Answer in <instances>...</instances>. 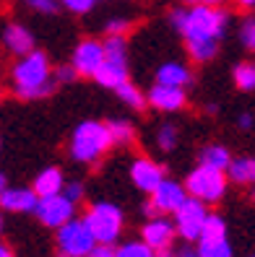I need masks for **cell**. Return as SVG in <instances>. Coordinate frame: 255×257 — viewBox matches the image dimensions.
I'll return each instance as SVG.
<instances>
[{"label":"cell","instance_id":"1","mask_svg":"<svg viewBox=\"0 0 255 257\" xmlns=\"http://www.w3.org/2000/svg\"><path fill=\"white\" fill-rule=\"evenodd\" d=\"M11 78H13V91L21 99H39L55 88L50 57L39 50L21 55L19 63L13 65Z\"/></svg>","mask_w":255,"mask_h":257},{"label":"cell","instance_id":"2","mask_svg":"<svg viewBox=\"0 0 255 257\" xmlns=\"http://www.w3.org/2000/svg\"><path fill=\"white\" fill-rule=\"evenodd\" d=\"M112 148V135L110 127L97 119H89L76 127L70 138V156L81 164H94L99 161L107 151Z\"/></svg>","mask_w":255,"mask_h":257},{"label":"cell","instance_id":"3","mask_svg":"<svg viewBox=\"0 0 255 257\" xmlns=\"http://www.w3.org/2000/svg\"><path fill=\"white\" fill-rule=\"evenodd\" d=\"M224 29H227V13L219 6H193L185 11V24L180 29V34L188 39H211L219 42Z\"/></svg>","mask_w":255,"mask_h":257},{"label":"cell","instance_id":"4","mask_svg":"<svg viewBox=\"0 0 255 257\" xmlns=\"http://www.w3.org/2000/svg\"><path fill=\"white\" fill-rule=\"evenodd\" d=\"M83 223L89 226L97 244H112V241H117L120 231H123V213L112 203H97L86 213Z\"/></svg>","mask_w":255,"mask_h":257},{"label":"cell","instance_id":"5","mask_svg":"<svg viewBox=\"0 0 255 257\" xmlns=\"http://www.w3.org/2000/svg\"><path fill=\"white\" fill-rule=\"evenodd\" d=\"M185 192H190V198H196L201 203H219L227 192V177L219 169L211 166H198L193 169L185 179Z\"/></svg>","mask_w":255,"mask_h":257},{"label":"cell","instance_id":"6","mask_svg":"<svg viewBox=\"0 0 255 257\" xmlns=\"http://www.w3.org/2000/svg\"><path fill=\"white\" fill-rule=\"evenodd\" d=\"M94 236L89 231V226L78 218H70L68 223H63L57 229V247L60 254L65 257H86L89 252L94 249Z\"/></svg>","mask_w":255,"mask_h":257},{"label":"cell","instance_id":"7","mask_svg":"<svg viewBox=\"0 0 255 257\" xmlns=\"http://www.w3.org/2000/svg\"><path fill=\"white\" fill-rule=\"evenodd\" d=\"M206 216H208L206 203H201L196 198H185L183 205L175 210V231L188 241H196L201 236Z\"/></svg>","mask_w":255,"mask_h":257},{"label":"cell","instance_id":"8","mask_svg":"<svg viewBox=\"0 0 255 257\" xmlns=\"http://www.w3.org/2000/svg\"><path fill=\"white\" fill-rule=\"evenodd\" d=\"M73 210H76V203H70L65 195L60 192V195H50V198H39L34 213L44 226L60 229L63 223H68L73 218Z\"/></svg>","mask_w":255,"mask_h":257},{"label":"cell","instance_id":"9","mask_svg":"<svg viewBox=\"0 0 255 257\" xmlns=\"http://www.w3.org/2000/svg\"><path fill=\"white\" fill-rule=\"evenodd\" d=\"M104 63V47L102 42L97 39H83L76 52H73V70H76V75H94L99 70V65Z\"/></svg>","mask_w":255,"mask_h":257},{"label":"cell","instance_id":"10","mask_svg":"<svg viewBox=\"0 0 255 257\" xmlns=\"http://www.w3.org/2000/svg\"><path fill=\"white\" fill-rule=\"evenodd\" d=\"M188 198L185 187L172 179H161L156 185V190L151 192V208L156 213H175V210L183 205V200Z\"/></svg>","mask_w":255,"mask_h":257},{"label":"cell","instance_id":"11","mask_svg":"<svg viewBox=\"0 0 255 257\" xmlns=\"http://www.w3.org/2000/svg\"><path fill=\"white\" fill-rule=\"evenodd\" d=\"M143 241L148 247H151L154 252L159 249H169L172 247V241H175V223L169 218H161V216H154L151 221H146L143 226Z\"/></svg>","mask_w":255,"mask_h":257},{"label":"cell","instance_id":"12","mask_svg":"<svg viewBox=\"0 0 255 257\" xmlns=\"http://www.w3.org/2000/svg\"><path fill=\"white\" fill-rule=\"evenodd\" d=\"M130 179L136 182L138 190L154 192L156 185L164 179V169H161L156 161H151V159L143 156V159H136V161H133V166H130Z\"/></svg>","mask_w":255,"mask_h":257},{"label":"cell","instance_id":"13","mask_svg":"<svg viewBox=\"0 0 255 257\" xmlns=\"http://www.w3.org/2000/svg\"><path fill=\"white\" fill-rule=\"evenodd\" d=\"M37 200L39 198L32 187H6L0 192V208L11 213H34Z\"/></svg>","mask_w":255,"mask_h":257},{"label":"cell","instance_id":"14","mask_svg":"<svg viewBox=\"0 0 255 257\" xmlns=\"http://www.w3.org/2000/svg\"><path fill=\"white\" fill-rule=\"evenodd\" d=\"M148 101H151V107H156L161 112H177V109L185 107V91L177 86L156 83L151 91H148Z\"/></svg>","mask_w":255,"mask_h":257},{"label":"cell","instance_id":"15","mask_svg":"<svg viewBox=\"0 0 255 257\" xmlns=\"http://www.w3.org/2000/svg\"><path fill=\"white\" fill-rule=\"evenodd\" d=\"M3 44H6V50L13 52V55H26V52H32L34 50V37L29 29H24L21 24H11L6 29V34H3Z\"/></svg>","mask_w":255,"mask_h":257},{"label":"cell","instance_id":"16","mask_svg":"<svg viewBox=\"0 0 255 257\" xmlns=\"http://www.w3.org/2000/svg\"><path fill=\"white\" fill-rule=\"evenodd\" d=\"M94 78L99 81V86L107 88H117L128 81V63H115V60H104L99 65V70L94 73Z\"/></svg>","mask_w":255,"mask_h":257},{"label":"cell","instance_id":"17","mask_svg":"<svg viewBox=\"0 0 255 257\" xmlns=\"http://www.w3.org/2000/svg\"><path fill=\"white\" fill-rule=\"evenodd\" d=\"M34 195L37 198H50V195H60L63 192V174H60V169H55V166H50V169H44L37 174L34 179Z\"/></svg>","mask_w":255,"mask_h":257},{"label":"cell","instance_id":"18","mask_svg":"<svg viewBox=\"0 0 255 257\" xmlns=\"http://www.w3.org/2000/svg\"><path fill=\"white\" fill-rule=\"evenodd\" d=\"M156 83L183 88V86L193 83V73H190L183 63H164V65L156 70Z\"/></svg>","mask_w":255,"mask_h":257},{"label":"cell","instance_id":"19","mask_svg":"<svg viewBox=\"0 0 255 257\" xmlns=\"http://www.w3.org/2000/svg\"><path fill=\"white\" fill-rule=\"evenodd\" d=\"M227 172H229V177H232V182H237V185H250V182H255V159H247V156L232 159L229 166H227Z\"/></svg>","mask_w":255,"mask_h":257},{"label":"cell","instance_id":"20","mask_svg":"<svg viewBox=\"0 0 255 257\" xmlns=\"http://www.w3.org/2000/svg\"><path fill=\"white\" fill-rule=\"evenodd\" d=\"M229 161H232V156H229V151L224 146H208V148H203V154H201V164L211 166V169H219V172L227 169Z\"/></svg>","mask_w":255,"mask_h":257},{"label":"cell","instance_id":"21","mask_svg":"<svg viewBox=\"0 0 255 257\" xmlns=\"http://www.w3.org/2000/svg\"><path fill=\"white\" fill-rule=\"evenodd\" d=\"M214 239H227V223H224L221 216L208 213L206 221H203V229H201L198 241H214Z\"/></svg>","mask_w":255,"mask_h":257},{"label":"cell","instance_id":"22","mask_svg":"<svg viewBox=\"0 0 255 257\" xmlns=\"http://www.w3.org/2000/svg\"><path fill=\"white\" fill-rule=\"evenodd\" d=\"M102 47H104V60L128 63V42H125V37H107V42H102Z\"/></svg>","mask_w":255,"mask_h":257},{"label":"cell","instance_id":"23","mask_svg":"<svg viewBox=\"0 0 255 257\" xmlns=\"http://www.w3.org/2000/svg\"><path fill=\"white\" fill-rule=\"evenodd\" d=\"M216 42L211 39H188V52L190 57L196 60V63H206V60H211L216 55Z\"/></svg>","mask_w":255,"mask_h":257},{"label":"cell","instance_id":"24","mask_svg":"<svg viewBox=\"0 0 255 257\" xmlns=\"http://www.w3.org/2000/svg\"><path fill=\"white\" fill-rule=\"evenodd\" d=\"M201 257H232V244L227 239H214V241H201L198 244Z\"/></svg>","mask_w":255,"mask_h":257},{"label":"cell","instance_id":"25","mask_svg":"<svg viewBox=\"0 0 255 257\" xmlns=\"http://www.w3.org/2000/svg\"><path fill=\"white\" fill-rule=\"evenodd\" d=\"M115 91L120 94V99H123V101L128 104V107H133V109H143V107H146V96L138 91L136 86H130L128 81H125L123 86H117Z\"/></svg>","mask_w":255,"mask_h":257},{"label":"cell","instance_id":"26","mask_svg":"<svg viewBox=\"0 0 255 257\" xmlns=\"http://www.w3.org/2000/svg\"><path fill=\"white\" fill-rule=\"evenodd\" d=\"M234 83L242 91H252L255 88V63H242L234 68Z\"/></svg>","mask_w":255,"mask_h":257},{"label":"cell","instance_id":"27","mask_svg":"<svg viewBox=\"0 0 255 257\" xmlns=\"http://www.w3.org/2000/svg\"><path fill=\"white\" fill-rule=\"evenodd\" d=\"M115 257H154V249L146 241H125L120 249H115Z\"/></svg>","mask_w":255,"mask_h":257},{"label":"cell","instance_id":"28","mask_svg":"<svg viewBox=\"0 0 255 257\" xmlns=\"http://www.w3.org/2000/svg\"><path fill=\"white\" fill-rule=\"evenodd\" d=\"M107 127H110V135H112V143H130L133 141V125L128 119H115Z\"/></svg>","mask_w":255,"mask_h":257},{"label":"cell","instance_id":"29","mask_svg":"<svg viewBox=\"0 0 255 257\" xmlns=\"http://www.w3.org/2000/svg\"><path fill=\"white\" fill-rule=\"evenodd\" d=\"M156 143L161 151H172L175 143H177V130L172 125H161L159 127V135H156Z\"/></svg>","mask_w":255,"mask_h":257},{"label":"cell","instance_id":"30","mask_svg":"<svg viewBox=\"0 0 255 257\" xmlns=\"http://www.w3.org/2000/svg\"><path fill=\"white\" fill-rule=\"evenodd\" d=\"M239 37H242V44L247 50H255V19H247L242 24V32H239Z\"/></svg>","mask_w":255,"mask_h":257},{"label":"cell","instance_id":"31","mask_svg":"<svg viewBox=\"0 0 255 257\" xmlns=\"http://www.w3.org/2000/svg\"><path fill=\"white\" fill-rule=\"evenodd\" d=\"M128 29H130V24L125 19H115L107 24V37H125Z\"/></svg>","mask_w":255,"mask_h":257},{"label":"cell","instance_id":"32","mask_svg":"<svg viewBox=\"0 0 255 257\" xmlns=\"http://www.w3.org/2000/svg\"><path fill=\"white\" fill-rule=\"evenodd\" d=\"M68 11H73V13H86V11H92V6H94V0H60Z\"/></svg>","mask_w":255,"mask_h":257},{"label":"cell","instance_id":"33","mask_svg":"<svg viewBox=\"0 0 255 257\" xmlns=\"http://www.w3.org/2000/svg\"><path fill=\"white\" fill-rule=\"evenodd\" d=\"M63 195H65L70 203H78L83 198V185L81 182H70V185H65V192Z\"/></svg>","mask_w":255,"mask_h":257},{"label":"cell","instance_id":"34","mask_svg":"<svg viewBox=\"0 0 255 257\" xmlns=\"http://www.w3.org/2000/svg\"><path fill=\"white\" fill-rule=\"evenodd\" d=\"M29 6H32L34 11H42V13H52L57 8L55 0H29Z\"/></svg>","mask_w":255,"mask_h":257},{"label":"cell","instance_id":"35","mask_svg":"<svg viewBox=\"0 0 255 257\" xmlns=\"http://www.w3.org/2000/svg\"><path fill=\"white\" fill-rule=\"evenodd\" d=\"M86 257H115V249L110 244H94V249L89 252Z\"/></svg>","mask_w":255,"mask_h":257},{"label":"cell","instance_id":"36","mask_svg":"<svg viewBox=\"0 0 255 257\" xmlns=\"http://www.w3.org/2000/svg\"><path fill=\"white\" fill-rule=\"evenodd\" d=\"M169 21H172V26L180 32V29H183V24H185V11H172V13H169Z\"/></svg>","mask_w":255,"mask_h":257},{"label":"cell","instance_id":"37","mask_svg":"<svg viewBox=\"0 0 255 257\" xmlns=\"http://www.w3.org/2000/svg\"><path fill=\"white\" fill-rule=\"evenodd\" d=\"M70 78H76V70L73 68H60L57 70V81H70Z\"/></svg>","mask_w":255,"mask_h":257},{"label":"cell","instance_id":"38","mask_svg":"<svg viewBox=\"0 0 255 257\" xmlns=\"http://www.w3.org/2000/svg\"><path fill=\"white\" fill-rule=\"evenodd\" d=\"M175 257H201V254H198V249H196V247H183Z\"/></svg>","mask_w":255,"mask_h":257},{"label":"cell","instance_id":"39","mask_svg":"<svg viewBox=\"0 0 255 257\" xmlns=\"http://www.w3.org/2000/svg\"><path fill=\"white\" fill-rule=\"evenodd\" d=\"M239 127H242V130L252 127V114H242V117H239Z\"/></svg>","mask_w":255,"mask_h":257},{"label":"cell","instance_id":"40","mask_svg":"<svg viewBox=\"0 0 255 257\" xmlns=\"http://www.w3.org/2000/svg\"><path fill=\"white\" fill-rule=\"evenodd\" d=\"M185 3H193V6H219L221 0H185Z\"/></svg>","mask_w":255,"mask_h":257},{"label":"cell","instance_id":"41","mask_svg":"<svg viewBox=\"0 0 255 257\" xmlns=\"http://www.w3.org/2000/svg\"><path fill=\"white\" fill-rule=\"evenodd\" d=\"M0 257H13L11 247H8V244H3V241H0Z\"/></svg>","mask_w":255,"mask_h":257},{"label":"cell","instance_id":"42","mask_svg":"<svg viewBox=\"0 0 255 257\" xmlns=\"http://www.w3.org/2000/svg\"><path fill=\"white\" fill-rule=\"evenodd\" d=\"M154 257H175L169 249H159V252H154Z\"/></svg>","mask_w":255,"mask_h":257},{"label":"cell","instance_id":"43","mask_svg":"<svg viewBox=\"0 0 255 257\" xmlns=\"http://www.w3.org/2000/svg\"><path fill=\"white\" fill-rule=\"evenodd\" d=\"M6 187H8V179H6V174H3V172H0V192H3Z\"/></svg>","mask_w":255,"mask_h":257},{"label":"cell","instance_id":"44","mask_svg":"<svg viewBox=\"0 0 255 257\" xmlns=\"http://www.w3.org/2000/svg\"><path fill=\"white\" fill-rule=\"evenodd\" d=\"M237 3H239V6H245V8H252V6H255V0H237Z\"/></svg>","mask_w":255,"mask_h":257},{"label":"cell","instance_id":"45","mask_svg":"<svg viewBox=\"0 0 255 257\" xmlns=\"http://www.w3.org/2000/svg\"><path fill=\"white\" fill-rule=\"evenodd\" d=\"M0 234H3V216H0Z\"/></svg>","mask_w":255,"mask_h":257},{"label":"cell","instance_id":"46","mask_svg":"<svg viewBox=\"0 0 255 257\" xmlns=\"http://www.w3.org/2000/svg\"><path fill=\"white\" fill-rule=\"evenodd\" d=\"M60 257H65V254H60Z\"/></svg>","mask_w":255,"mask_h":257},{"label":"cell","instance_id":"47","mask_svg":"<svg viewBox=\"0 0 255 257\" xmlns=\"http://www.w3.org/2000/svg\"><path fill=\"white\" fill-rule=\"evenodd\" d=\"M252 257H255V254H252Z\"/></svg>","mask_w":255,"mask_h":257}]
</instances>
